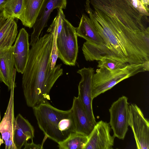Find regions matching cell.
Wrapping results in <instances>:
<instances>
[{
	"label": "cell",
	"instance_id": "obj_12",
	"mask_svg": "<svg viewBox=\"0 0 149 149\" xmlns=\"http://www.w3.org/2000/svg\"><path fill=\"white\" fill-rule=\"evenodd\" d=\"M76 30L77 36L85 39L86 44L92 51L96 52L104 47V41L98 33L94 23L86 15H82Z\"/></svg>",
	"mask_w": 149,
	"mask_h": 149
},
{
	"label": "cell",
	"instance_id": "obj_14",
	"mask_svg": "<svg viewBox=\"0 0 149 149\" xmlns=\"http://www.w3.org/2000/svg\"><path fill=\"white\" fill-rule=\"evenodd\" d=\"M30 44L29 34L23 28L21 29L13 46V56L16 71L23 74L29 57Z\"/></svg>",
	"mask_w": 149,
	"mask_h": 149
},
{
	"label": "cell",
	"instance_id": "obj_7",
	"mask_svg": "<svg viewBox=\"0 0 149 149\" xmlns=\"http://www.w3.org/2000/svg\"><path fill=\"white\" fill-rule=\"evenodd\" d=\"M128 98L123 96L113 103L109 109V124L115 137L123 140L128 130L129 108Z\"/></svg>",
	"mask_w": 149,
	"mask_h": 149
},
{
	"label": "cell",
	"instance_id": "obj_19",
	"mask_svg": "<svg viewBox=\"0 0 149 149\" xmlns=\"http://www.w3.org/2000/svg\"><path fill=\"white\" fill-rule=\"evenodd\" d=\"M44 0H24L23 13L19 18L23 25L32 27Z\"/></svg>",
	"mask_w": 149,
	"mask_h": 149
},
{
	"label": "cell",
	"instance_id": "obj_28",
	"mask_svg": "<svg viewBox=\"0 0 149 149\" xmlns=\"http://www.w3.org/2000/svg\"><path fill=\"white\" fill-rule=\"evenodd\" d=\"M3 143H5L4 142V141H3V140L2 139L1 137V136L0 134V147L1 145L2 144H3Z\"/></svg>",
	"mask_w": 149,
	"mask_h": 149
},
{
	"label": "cell",
	"instance_id": "obj_5",
	"mask_svg": "<svg viewBox=\"0 0 149 149\" xmlns=\"http://www.w3.org/2000/svg\"><path fill=\"white\" fill-rule=\"evenodd\" d=\"M145 71L143 63L129 64L123 68L114 70L105 68L97 69L92 78L93 99L111 89L124 79Z\"/></svg>",
	"mask_w": 149,
	"mask_h": 149
},
{
	"label": "cell",
	"instance_id": "obj_6",
	"mask_svg": "<svg viewBox=\"0 0 149 149\" xmlns=\"http://www.w3.org/2000/svg\"><path fill=\"white\" fill-rule=\"evenodd\" d=\"M76 28L66 19H63L62 28L57 36L58 58L65 64L75 65L78 52Z\"/></svg>",
	"mask_w": 149,
	"mask_h": 149
},
{
	"label": "cell",
	"instance_id": "obj_8",
	"mask_svg": "<svg viewBox=\"0 0 149 149\" xmlns=\"http://www.w3.org/2000/svg\"><path fill=\"white\" fill-rule=\"evenodd\" d=\"M128 123L135 139L137 148L149 149V122L136 104H129Z\"/></svg>",
	"mask_w": 149,
	"mask_h": 149
},
{
	"label": "cell",
	"instance_id": "obj_16",
	"mask_svg": "<svg viewBox=\"0 0 149 149\" xmlns=\"http://www.w3.org/2000/svg\"><path fill=\"white\" fill-rule=\"evenodd\" d=\"M13 47L0 51V81L4 83L8 90L16 86L13 80L15 66Z\"/></svg>",
	"mask_w": 149,
	"mask_h": 149
},
{
	"label": "cell",
	"instance_id": "obj_23",
	"mask_svg": "<svg viewBox=\"0 0 149 149\" xmlns=\"http://www.w3.org/2000/svg\"><path fill=\"white\" fill-rule=\"evenodd\" d=\"M58 14L54 19L52 24L47 30V32L52 33L54 31L58 32V36L61 31L63 19L65 18L62 9L57 8Z\"/></svg>",
	"mask_w": 149,
	"mask_h": 149
},
{
	"label": "cell",
	"instance_id": "obj_15",
	"mask_svg": "<svg viewBox=\"0 0 149 149\" xmlns=\"http://www.w3.org/2000/svg\"><path fill=\"white\" fill-rule=\"evenodd\" d=\"M71 109L76 132L88 137L95 124L90 119L78 97H74Z\"/></svg>",
	"mask_w": 149,
	"mask_h": 149
},
{
	"label": "cell",
	"instance_id": "obj_10",
	"mask_svg": "<svg viewBox=\"0 0 149 149\" xmlns=\"http://www.w3.org/2000/svg\"><path fill=\"white\" fill-rule=\"evenodd\" d=\"M109 123L102 120L97 122L88 137L84 149H112L115 137L110 134Z\"/></svg>",
	"mask_w": 149,
	"mask_h": 149
},
{
	"label": "cell",
	"instance_id": "obj_2",
	"mask_svg": "<svg viewBox=\"0 0 149 149\" xmlns=\"http://www.w3.org/2000/svg\"><path fill=\"white\" fill-rule=\"evenodd\" d=\"M53 39L52 34H45L38 39L30 50L22 82L25 100L29 107L50 100V91L63 74L61 64L52 69L51 68Z\"/></svg>",
	"mask_w": 149,
	"mask_h": 149
},
{
	"label": "cell",
	"instance_id": "obj_22",
	"mask_svg": "<svg viewBox=\"0 0 149 149\" xmlns=\"http://www.w3.org/2000/svg\"><path fill=\"white\" fill-rule=\"evenodd\" d=\"M97 67L105 68L110 70L123 68L129 65L109 58H104L98 61Z\"/></svg>",
	"mask_w": 149,
	"mask_h": 149
},
{
	"label": "cell",
	"instance_id": "obj_29",
	"mask_svg": "<svg viewBox=\"0 0 149 149\" xmlns=\"http://www.w3.org/2000/svg\"><path fill=\"white\" fill-rule=\"evenodd\" d=\"M3 16V9L0 10V17Z\"/></svg>",
	"mask_w": 149,
	"mask_h": 149
},
{
	"label": "cell",
	"instance_id": "obj_9",
	"mask_svg": "<svg viewBox=\"0 0 149 149\" xmlns=\"http://www.w3.org/2000/svg\"><path fill=\"white\" fill-rule=\"evenodd\" d=\"M77 72L81 77L79 83L78 97L91 121L94 124L96 122L92 108V81L94 73L93 68L84 67Z\"/></svg>",
	"mask_w": 149,
	"mask_h": 149
},
{
	"label": "cell",
	"instance_id": "obj_13",
	"mask_svg": "<svg viewBox=\"0 0 149 149\" xmlns=\"http://www.w3.org/2000/svg\"><path fill=\"white\" fill-rule=\"evenodd\" d=\"M10 90V95L3 117L0 123V133L4 141L5 149H16L13 140L15 125L14 112V88Z\"/></svg>",
	"mask_w": 149,
	"mask_h": 149
},
{
	"label": "cell",
	"instance_id": "obj_25",
	"mask_svg": "<svg viewBox=\"0 0 149 149\" xmlns=\"http://www.w3.org/2000/svg\"><path fill=\"white\" fill-rule=\"evenodd\" d=\"M9 0H0V10L3 9V8Z\"/></svg>",
	"mask_w": 149,
	"mask_h": 149
},
{
	"label": "cell",
	"instance_id": "obj_27",
	"mask_svg": "<svg viewBox=\"0 0 149 149\" xmlns=\"http://www.w3.org/2000/svg\"><path fill=\"white\" fill-rule=\"evenodd\" d=\"M142 4L147 8H148L149 0H141Z\"/></svg>",
	"mask_w": 149,
	"mask_h": 149
},
{
	"label": "cell",
	"instance_id": "obj_24",
	"mask_svg": "<svg viewBox=\"0 0 149 149\" xmlns=\"http://www.w3.org/2000/svg\"><path fill=\"white\" fill-rule=\"evenodd\" d=\"M32 139V142L30 143H26L24 145V149H43V144H36L35 143Z\"/></svg>",
	"mask_w": 149,
	"mask_h": 149
},
{
	"label": "cell",
	"instance_id": "obj_18",
	"mask_svg": "<svg viewBox=\"0 0 149 149\" xmlns=\"http://www.w3.org/2000/svg\"><path fill=\"white\" fill-rule=\"evenodd\" d=\"M17 33V25L15 19H7L0 29V51L12 46Z\"/></svg>",
	"mask_w": 149,
	"mask_h": 149
},
{
	"label": "cell",
	"instance_id": "obj_20",
	"mask_svg": "<svg viewBox=\"0 0 149 149\" xmlns=\"http://www.w3.org/2000/svg\"><path fill=\"white\" fill-rule=\"evenodd\" d=\"M88 140V137L75 132L58 143V147L60 149H84Z\"/></svg>",
	"mask_w": 149,
	"mask_h": 149
},
{
	"label": "cell",
	"instance_id": "obj_26",
	"mask_svg": "<svg viewBox=\"0 0 149 149\" xmlns=\"http://www.w3.org/2000/svg\"><path fill=\"white\" fill-rule=\"evenodd\" d=\"M7 19L3 16L0 17V29L5 22Z\"/></svg>",
	"mask_w": 149,
	"mask_h": 149
},
{
	"label": "cell",
	"instance_id": "obj_17",
	"mask_svg": "<svg viewBox=\"0 0 149 149\" xmlns=\"http://www.w3.org/2000/svg\"><path fill=\"white\" fill-rule=\"evenodd\" d=\"M34 137V129L26 119L20 113L15 118L13 140L16 149H20L29 139Z\"/></svg>",
	"mask_w": 149,
	"mask_h": 149
},
{
	"label": "cell",
	"instance_id": "obj_4",
	"mask_svg": "<svg viewBox=\"0 0 149 149\" xmlns=\"http://www.w3.org/2000/svg\"><path fill=\"white\" fill-rule=\"evenodd\" d=\"M94 8L112 16L134 31H143L147 27L143 18L149 15V8L141 0H90Z\"/></svg>",
	"mask_w": 149,
	"mask_h": 149
},
{
	"label": "cell",
	"instance_id": "obj_3",
	"mask_svg": "<svg viewBox=\"0 0 149 149\" xmlns=\"http://www.w3.org/2000/svg\"><path fill=\"white\" fill-rule=\"evenodd\" d=\"M32 108L38 126L46 137L58 143L76 132L71 109H59L47 100Z\"/></svg>",
	"mask_w": 149,
	"mask_h": 149
},
{
	"label": "cell",
	"instance_id": "obj_1",
	"mask_svg": "<svg viewBox=\"0 0 149 149\" xmlns=\"http://www.w3.org/2000/svg\"><path fill=\"white\" fill-rule=\"evenodd\" d=\"M92 21L103 40L100 51L106 58L128 64L149 61V27L143 31L129 29L114 17L94 8Z\"/></svg>",
	"mask_w": 149,
	"mask_h": 149
},
{
	"label": "cell",
	"instance_id": "obj_11",
	"mask_svg": "<svg viewBox=\"0 0 149 149\" xmlns=\"http://www.w3.org/2000/svg\"><path fill=\"white\" fill-rule=\"evenodd\" d=\"M67 0H44L40 9L35 22L33 25L30 45H33L39 38L47 22L51 12L56 8H66Z\"/></svg>",
	"mask_w": 149,
	"mask_h": 149
},
{
	"label": "cell",
	"instance_id": "obj_30",
	"mask_svg": "<svg viewBox=\"0 0 149 149\" xmlns=\"http://www.w3.org/2000/svg\"><path fill=\"white\" fill-rule=\"evenodd\" d=\"M0 119H1V116H0Z\"/></svg>",
	"mask_w": 149,
	"mask_h": 149
},
{
	"label": "cell",
	"instance_id": "obj_21",
	"mask_svg": "<svg viewBox=\"0 0 149 149\" xmlns=\"http://www.w3.org/2000/svg\"><path fill=\"white\" fill-rule=\"evenodd\" d=\"M23 9L24 0H9L3 8V16L7 19H19Z\"/></svg>",
	"mask_w": 149,
	"mask_h": 149
}]
</instances>
